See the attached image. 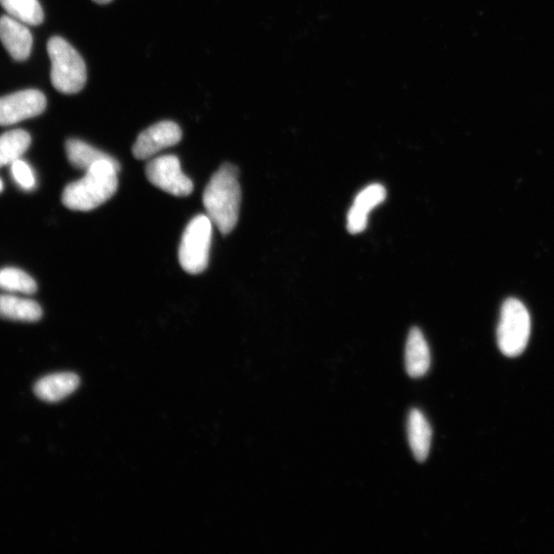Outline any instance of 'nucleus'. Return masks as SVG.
<instances>
[{
    "label": "nucleus",
    "mask_w": 554,
    "mask_h": 554,
    "mask_svg": "<svg viewBox=\"0 0 554 554\" xmlns=\"http://www.w3.org/2000/svg\"><path fill=\"white\" fill-rule=\"evenodd\" d=\"M0 289L21 294H34L37 285L32 277L17 268H4L0 270Z\"/></svg>",
    "instance_id": "obj_18"
},
{
    "label": "nucleus",
    "mask_w": 554,
    "mask_h": 554,
    "mask_svg": "<svg viewBox=\"0 0 554 554\" xmlns=\"http://www.w3.org/2000/svg\"><path fill=\"white\" fill-rule=\"evenodd\" d=\"M242 190L239 170L223 165L210 180L204 193L207 215L222 234L230 233L240 217Z\"/></svg>",
    "instance_id": "obj_2"
},
{
    "label": "nucleus",
    "mask_w": 554,
    "mask_h": 554,
    "mask_svg": "<svg viewBox=\"0 0 554 554\" xmlns=\"http://www.w3.org/2000/svg\"><path fill=\"white\" fill-rule=\"evenodd\" d=\"M48 53L52 62L51 81L54 88L67 95L81 92L87 83V67L82 56L59 36L50 39Z\"/></svg>",
    "instance_id": "obj_3"
},
{
    "label": "nucleus",
    "mask_w": 554,
    "mask_h": 554,
    "mask_svg": "<svg viewBox=\"0 0 554 554\" xmlns=\"http://www.w3.org/2000/svg\"><path fill=\"white\" fill-rule=\"evenodd\" d=\"M11 169L14 180L22 189L30 191L36 186L35 175L31 167L21 158L11 165Z\"/></svg>",
    "instance_id": "obj_19"
},
{
    "label": "nucleus",
    "mask_w": 554,
    "mask_h": 554,
    "mask_svg": "<svg viewBox=\"0 0 554 554\" xmlns=\"http://www.w3.org/2000/svg\"><path fill=\"white\" fill-rule=\"evenodd\" d=\"M47 99L41 91L25 90L0 98V127H9L44 113Z\"/></svg>",
    "instance_id": "obj_7"
},
{
    "label": "nucleus",
    "mask_w": 554,
    "mask_h": 554,
    "mask_svg": "<svg viewBox=\"0 0 554 554\" xmlns=\"http://www.w3.org/2000/svg\"><path fill=\"white\" fill-rule=\"evenodd\" d=\"M121 166L109 156L96 163L83 179L66 186L62 195L64 206L73 211L89 212L105 204L117 190V174Z\"/></svg>",
    "instance_id": "obj_1"
},
{
    "label": "nucleus",
    "mask_w": 554,
    "mask_h": 554,
    "mask_svg": "<svg viewBox=\"0 0 554 554\" xmlns=\"http://www.w3.org/2000/svg\"><path fill=\"white\" fill-rule=\"evenodd\" d=\"M181 139L182 131L177 124L169 121L157 123L139 135L133 154L138 160L145 161L156 153L175 146Z\"/></svg>",
    "instance_id": "obj_8"
},
{
    "label": "nucleus",
    "mask_w": 554,
    "mask_h": 554,
    "mask_svg": "<svg viewBox=\"0 0 554 554\" xmlns=\"http://www.w3.org/2000/svg\"><path fill=\"white\" fill-rule=\"evenodd\" d=\"M4 190V182L2 179H0V193H2Z\"/></svg>",
    "instance_id": "obj_21"
},
{
    "label": "nucleus",
    "mask_w": 554,
    "mask_h": 554,
    "mask_svg": "<svg viewBox=\"0 0 554 554\" xmlns=\"http://www.w3.org/2000/svg\"><path fill=\"white\" fill-rule=\"evenodd\" d=\"M93 2L99 4V5H107L112 2V0H93Z\"/></svg>",
    "instance_id": "obj_20"
},
{
    "label": "nucleus",
    "mask_w": 554,
    "mask_h": 554,
    "mask_svg": "<svg viewBox=\"0 0 554 554\" xmlns=\"http://www.w3.org/2000/svg\"><path fill=\"white\" fill-rule=\"evenodd\" d=\"M0 41L16 61H25L30 56L33 44L31 32L22 22L10 16L0 18Z\"/></svg>",
    "instance_id": "obj_10"
},
{
    "label": "nucleus",
    "mask_w": 554,
    "mask_h": 554,
    "mask_svg": "<svg viewBox=\"0 0 554 554\" xmlns=\"http://www.w3.org/2000/svg\"><path fill=\"white\" fill-rule=\"evenodd\" d=\"M431 356L427 341L418 328H413L406 345V371L411 378H421L430 369Z\"/></svg>",
    "instance_id": "obj_12"
},
{
    "label": "nucleus",
    "mask_w": 554,
    "mask_h": 554,
    "mask_svg": "<svg viewBox=\"0 0 554 554\" xmlns=\"http://www.w3.org/2000/svg\"><path fill=\"white\" fill-rule=\"evenodd\" d=\"M42 316L43 309L35 301L13 295H0V318L34 323L41 320Z\"/></svg>",
    "instance_id": "obj_13"
},
{
    "label": "nucleus",
    "mask_w": 554,
    "mask_h": 554,
    "mask_svg": "<svg viewBox=\"0 0 554 554\" xmlns=\"http://www.w3.org/2000/svg\"><path fill=\"white\" fill-rule=\"evenodd\" d=\"M386 189L381 184H371L356 195L347 216V229L352 234L363 232L373 209L386 199Z\"/></svg>",
    "instance_id": "obj_9"
},
{
    "label": "nucleus",
    "mask_w": 554,
    "mask_h": 554,
    "mask_svg": "<svg viewBox=\"0 0 554 554\" xmlns=\"http://www.w3.org/2000/svg\"><path fill=\"white\" fill-rule=\"evenodd\" d=\"M81 383L73 373H59L39 380L34 391L37 397L47 403H58L68 398Z\"/></svg>",
    "instance_id": "obj_11"
},
{
    "label": "nucleus",
    "mask_w": 554,
    "mask_h": 554,
    "mask_svg": "<svg viewBox=\"0 0 554 554\" xmlns=\"http://www.w3.org/2000/svg\"><path fill=\"white\" fill-rule=\"evenodd\" d=\"M146 176L151 184L175 196H188L193 190L192 181L182 172L175 155L154 158L146 167Z\"/></svg>",
    "instance_id": "obj_6"
},
{
    "label": "nucleus",
    "mask_w": 554,
    "mask_h": 554,
    "mask_svg": "<svg viewBox=\"0 0 554 554\" xmlns=\"http://www.w3.org/2000/svg\"><path fill=\"white\" fill-rule=\"evenodd\" d=\"M0 5L10 17L22 23L37 26L44 22V11L38 0H0Z\"/></svg>",
    "instance_id": "obj_17"
},
{
    "label": "nucleus",
    "mask_w": 554,
    "mask_h": 554,
    "mask_svg": "<svg viewBox=\"0 0 554 554\" xmlns=\"http://www.w3.org/2000/svg\"><path fill=\"white\" fill-rule=\"evenodd\" d=\"M31 144L30 135L23 130H14L0 136V168L20 160Z\"/></svg>",
    "instance_id": "obj_15"
},
{
    "label": "nucleus",
    "mask_w": 554,
    "mask_h": 554,
    "mask_svg": "<svg viewBox=\"0 0 554 554\" xmlns=\"http://www.w3.org/2000/svg\"><path fill=\"white\" fill-rule=\"evenodd\" d=\"M213 222L208 215H199L187 225L179 248V261L190 274L204 272L209 264Z\"/></svg>",
    "instance_id": "obj_5"
},
{
    "label": "nucleus",
    "mask_w": 554,
    "mask_h": 554,
    "mask_svg": "<svg viewBox=\"0 0 554 554\" xmlns=\"http://www.w3.org/2000/svg\"><path fill=\"white\" fill-rule=\"evenodd\" d=\"M408 437L415 459L424 462L429 455L432 430L426 417L417 409H413L409 415Z\"/></svg>",
    "instance_id": "obj_14"
},
{
    "label": "nucleus",
    "mask_w": 554,
    "mask_h": 554,
    "mask_svg": "<svg viewBox=\"0 0 554 554\" xmlns=\"http://www.w3.org/2000/svg\"><path fill=\"white\" fill-rule=\"evenodd\" d=\"M531 318L526 306L518 299H507L501 308L497 330L498 345L508 358H517L529 343Z\"/></svg>",
    "instance_id": "obj_4"
},
{
    "label": "nucleus",
    "mask_w": 554,
    "mask_h": 554,
    "mask_svg": "<svg viewBox=\"0 0 554 554\" xmlns=\"http://www.w3.org/2000/svg\"><path fill=\"white\" fill-rule=\"evenodd\" d=\"M66 153L69 163L76 169L88 171L96 163L109 157L108 154L98 150L90 144L71 139L66 142Z\"/></svg>",
    "instance_id": "obj_16"
}]
</instances>
